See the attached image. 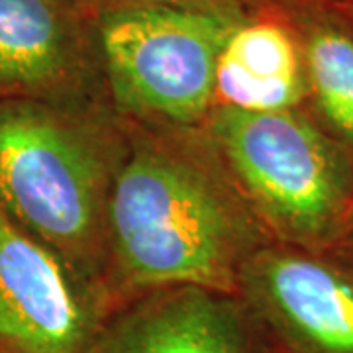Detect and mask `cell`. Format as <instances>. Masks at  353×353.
I'll list each match as a JSON object with an SVG mask.
<instances>
[{
  "instance_id": "1",
  "label": "cell",
  "mask_w": 353,
  "mask_h": 353,
  "mask_svg": "<svg viewBox=\"0 0 353 353\" xmlns=\"http://www.w3.org/2000/svg\"><path fill=\"white\" fill-rule=\"evenodd\" d=\"M128 126L108 212L110 312L171 287L236 294L243 267L271 240L206 132Z\"/></svg>"
},
{
  "instance_id": "8",
  "label": "cell",
  "mask_w": 353,
  "mask_h": 353,
  "mask_svg": "<svg viewBox=\"0 0 353 353\" xmlns=\"http://www.w3.org/2000/svg\"><path fill=\"white\" fill-rule=\"evenodd\" d=\"M88 353L269 352L238 294L171 287L112 310Z\"/></svg>"
},
{
  "instance_id": "7",
  "label": "cell",
  "mask_w": 353,
  "mask_h": 353,
  "mask_svg": "<svg viewBox=\"0 0 353 353\" xmlns=\"http://www.w3.org/2000/svg\"><path fill=\"white\" fill-rule=\"evenodd\" d=\"M4 101H108L92 16L79 0H0Z\"/></svg>"
},
{
  "instance_id": "6",
  "label": "cell",
  "mask_w": 353,
  "mask_h": 353,
  "mask_svg": "<svg viewBox=\"0 0 353 353\" xmlns=\"http://www.w3.org/2000/svg\"><path fill=\"white\" fill-rule=\"evenodd\" d=\"M108 314L101 290L0 210V353H88Z\"/></svg>"
},
{
  "instance_id": "12",
  "label": "cell",
  "mask_w": 353,
  "mask_h": 353,
  "mask_svg": "<svg viewBox=\"0 0 353 353\" xmlns=\"http://www.w3.org/2000/svg\"><path fill=\"white\" fill-rule=\"evenodd\" d=\"M334 2L338 4V8L345 14V18H347L353 26V0H334Z\"/></svg>"
},
{
  "instance_id": "10",
  "label": "cell",
  "mask_w": 353,
  "mask_h": 353,
  "mask_svg": "<svg viewBox=\"0 0 353 353\" xmlns=\"http://www.w3.org/2000/svg\"><path fill=\"white\" fill-rule=\"evenodd\" d=\"M301 36L306 112L353 157V26L334 0H279Z\"/></svg>"
},
{
  "instance_id": "2",
  "label": "cell",
  "mask_w": 353,
  "mask_h": 353,
  "mask_svg": "<svg viewBox=\"0 0 353 353\" xmlns=\"http://www.w3.org/2000/svg\"><path fill=\"white\" fill-rule=\"evenodd\" d=\"M128 145L130 126L108 101L0 102V210L104 299L108 212Z\"/></svg>"
},
{
  "instance_id": "14",
  "label": "cell",
  "mask_w": 353,
  "mask_h": 353,
  "mask_svg": "<svg viewBox=\"0 0 353 353\" xmlns=\"http://www.w3.org/2000/svg\"><path fill=\"white\" fill-rule=\"evenodd\" d=\"M79 2H81V0H79Z\"/></svg>"
},
{
  "instance_id": "13",
  "label": "cell",
  "mask_w": 353,
  "mask_h": 353,
  "mask_svg": "<svg viewBox=\"0 0 353 353\" xmlns=\"http://www.w3.org/2000/svg\"><path fill=\"white\" fill-rule=\"evenodd\" d=\"M340 253H343V255H347L350 259H353V230L350 232V236H347V240L343 241V245H341L340 250H338Z\"/></svg>"
},
{
  "instance_id": "9",
  "label": "cell",
  "mask_w": 353,
  "mask_h": 353,
  "mask_svg": "<svg viewBox=\"0 0 353 353\" xmlns=\"http://www.w3.org/2000/svg\"><path fill=\"white\" fill-rule=\"evenodd\" d=\"M212 94V110H306L303 43L279 0L241 4L218 51Z\"/></svg>"
},
{
  "instance_id": "4",
  "label": "cell",
  "mask_w": 353,
  "mask_h": 353,
  "mask_svg": "<svg viewBox=\"0 0 353 353\" xmlns=\"http://www.w3.org/2000/svg\"><path fill=\"white\" fill-rule=\"evenodd\" d=\"M241 4H114L88 10L114 112L136 126H204L214 102L218 51Z\"/></svg>"
},
{
  "instance_id": "3",
  "label": "cell",
  "mask_w": 353,
  "mask_h": 353,
  "mask_svg": "<svg viewBox=\"0 0 353 353\" xmlns=\"http://www.w3.org/2000/svg\"><path fill=\"white\" fill-rule=\"evenodd\" d=\"M202 130L269 240L340 250L353 230V157L310 114L216 108Z\"/></svg>"
},
{
  "instance_id": "11",
  "label": "cell",
  "mask_w": 353,
  "mask_h": 353,
  "mask_svg": "<svg viewBox=\"0 0 353 353\" xmlns=\"http://www.w3.org/2000/svg\"><path fill=\"white\" fill-rule=\"evenodd\" d=\"M245 0H81L87 10H94L101 6H114V4H165V6H228L240 4Z\"/></svg>"
},
{
  "instance_id": "5",
  "label": "cell",
  "mask_w": 353,
  "mask_h": 353,
  "mask_svg": "<svg viewBox=\"0 0 353 353\" xmlns=\"http://www.w3.org/2000/svg\"><path fill=\"white\" fill-rule=\"evenodd\" d=\"M236 294L269 353H353V259L269 241Z\"/></svg>"
}]
</instances>
